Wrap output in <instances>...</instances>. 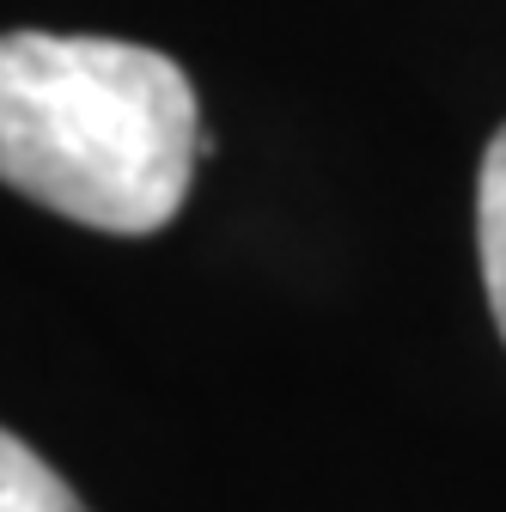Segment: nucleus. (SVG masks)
<instances>
[{
	"label": "nucleus",
	"mask_w": 506,
	"mask_h": 512,
	"mask_svg": "<svg viewBox=\"0 0 506 512\" xmlns=\"http://www.w3.org/2000/svg\"><path fill=\"white\" fill-rule=\"evenodd\" d=\"M208 159L183 68L116 37H0V183L92 232L171 226Z\"/></svg>",
	"instance_id": "nucleus-1"
},
{
	"label": "nucleus",
	"mask_w": 506,
	"mask_h": 512,
	"mask_svg": "<svg viewBox=\"0 0 506 512\" xmlns=\"http://www.w3.org/2000/svg\"><path fill=\"white\" fill-rule=\"evenodd\" d=\"M476 244H482V287L488 311L506 336V128L482 153V183H476Z\"/></svg>",
	"instance_id": "nucleus-2"
},
{
	"label": "nucleus",
	"mask_w": 506,
	"mask_h": 512,
	"mask_svg": "<svg viewBox=\"0 0 506 512\" xmlns=\"http://www.w3.org/2000/svg\"><path fill=\"white\" fill-rule=\"evenodd\" d=\"M0 512H86V506L25 439L0 427Z\"/></svg>",
	"instance_id": "nucleus-3"
}]
</instances>
